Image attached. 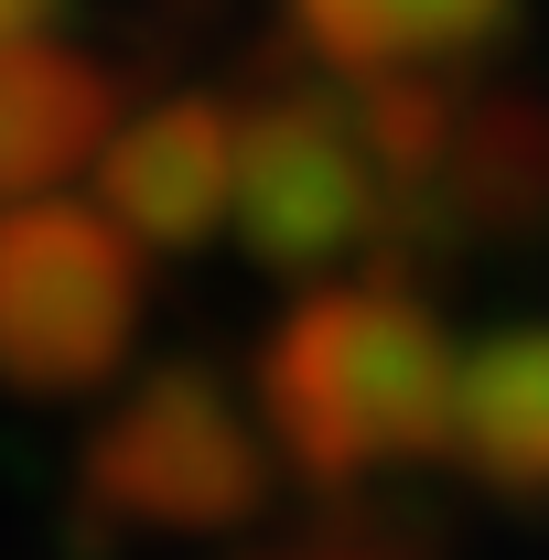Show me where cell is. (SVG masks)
<instances>
[{
  "label": "cell",
  "instance_id": "7",
  "mask_svg": "<svg viewBox=\"0 0 549 560\" xmlns=\"http://www.w3.org/2000/svg\"><path fill=\"white\" fill-rule=\"evenodd\" d=\"M442 442L495 486H549V324L453 355V420Z\"/></svg>",
  "mask_w": 549,
  "mask_h": 560
},
{
  "label": "cell",
  "instance_id": "9",
  "mask_svg": "<svg viewBox=\"0 0 549 560\" xmlns=\"http://www.w3.org/2000/svg\"><path fill=\"white\" fill-rule=\"evenodd\" d=\"M44 22H55V0H0V44H33Z\"/></svg>",
  "mask_w": 549,
  "mask_h": 560
},
{
  "label": "cell",
  "instance_id": "5",
  "mask_svg": "<svg viewBox=\"0 0 549 560\" xmlns=\"http://www.w3.org/2000/svg\"><path fill=\"white\" fill-rule=\"evenodd\" d=\"M97 215L130 248H206L237 215V108L173 97V108L119 119L97 151Z\"/></svg>",
  "mask_w": 549,
  "mask_h": 560
},
{
  "label": "cell",
  "instance_id": "2",
  "mask_svg": "<svg viewBox=\"0 0 549 560\" xmlns=\"http://www.w3.org/2000/svg\"><path fill=\"white\" fill-rule=\"evenodd\" d=\"M140 324V248L75 195L0 206V377L11 388H97Z\"/></svg>",
  "mask_w": 549,
  "mask_h": 560
},
{
  "label": "cell",
  "instance_id": "6",
  "mask_svg": "<svg viewBox=\"0 0 549 560\" xmlns=\"http://www.w3.org/2000/svg\"><path fill=\"white\" fill-rule=\"evenodd\" d=\"M108 130H119V97L75 44H55V33L0 44V206L55 195L75 162L108 151Z\"/></svg>",
  "mask_w": 549,
  "mask_h": 560
},
{
  "label": "cell",
  "instance_id": "8",
  "mask_svg": "<svg viewBox=\"0 0 549 560\" xmlns=\"http://www.w3.org/2000/svg\"><path fill=\"white\" fill-rule=\"evenodd\" d=\"M506 11L517 0H291V22L344 75H377V86H399L420 66H453V55H484L506 33Z\"/></svg>",
  "mask_w": 549,
  "mask_h": 560
},
{
  "label": "cell",
  "instance_id": "1",
  "mask_svg": "<svg viewBox=\"0 0 549 560\" xmlns=\"http://www.w3.org/2000/svg\"><path fill=\"white\" fill-rule=\"evenodd\" d=\"M259 420L324 475L431 453L453 420V346L399 291H335L280 324L270 366H259Z\"/></svg>",
  "mask_w": 549,
  "mask_h": 560
},
{
  "label": "cell",
  "instance_id": "4",
  "mask_svg": "<svg viewBox=\"0 0 549 560\" xmlns=\"http://www.w3.org/2000/svg\"><path fill=\"white\" fill-rule=\"evenodd\" d=\"M97 486L140 506L151 528H226L259 495V431L226 410L215 388H140L97 442Z\"/></svg>",
  "mask_w": 549,
  "mask_h": 560
},
{
  "label": "cell",
  "instance_id": "3",
  "mask_svg": "<svg viewBox=\"0 0 549 560\" xmlns=\"http://www.w3.org/2000/svg\"><path fill=\"white\" fill-rule=\"evenodd\" d=\"M388 195V151L366 130V97H270L259 119H237V215L248 248L270 259H335L377 226Z\"/></svg>",
  "mask_w": 549,
  "mask_h": 560
}]
</instances>
